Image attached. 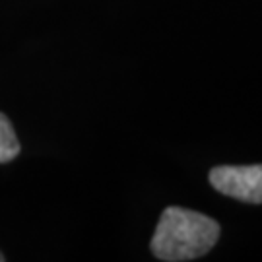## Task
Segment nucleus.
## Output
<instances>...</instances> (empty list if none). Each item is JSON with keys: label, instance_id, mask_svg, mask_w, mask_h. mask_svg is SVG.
Returning <instances> with one entry per match:
<instances>
[{"label": "nucleus", "instance_id": "4", "mask_svg": "<svg viewBox=\"0 0 262 262\" xmlns=\"http://www.w3.org/2000/svg\"><path fill=\"white\" fill-rule=\"evenodd\" d=\"M6 260V256H4V254H2V251H0V262H4Z\"/></svg>", "mask_w": 262, "mask_h": 262}, {"label": "nucleus", "instance_id": "2", "mask_svg": "<svg viewBox=\"0 0 262 262\" xmlns=\"http://www.w3.org/2000/svg\"><path fill=\"white\" fill-rule=\"evenodd\" d=\"M210 185L225 196L249 204H262V165L214 167L210 171Z\"/></svg>", "mask_w": 262, "mask_h": 262}, {"label": "nucleus", "instance_id": "1", "mask_svg": "<svg viewBox=\"0 0 262 262\" xmlns=\"http://www.w3.org/2000/svg\"><path fill=\"white\" fill-rule=\"evenodd\" d=\"M220 239V224L208 215L169 206L159 217L150 249L154 256L165 262L194 260L208 254Z\"/></svg>", "mask_w": 262, "mask_h": 262}, {"label": "nucleus", "instance_id": "3", "mask_svg": "<svg viewBox=\"0 0 262 262\" xmlns=\"http://www.w3.org/2000/svg\"><path fill=\"white\" fill-rule=\"evenodd\" d=\"M19 140L10 119L0 113V163H10L19 156Z\"/></svg>", "mask_w": 262, "mask_h": 262}]
</instances>
